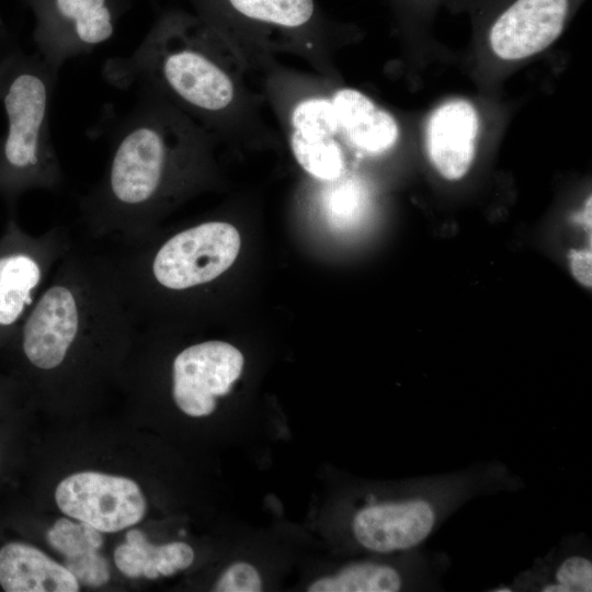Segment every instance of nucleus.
<instances>
[{
    "label": "nucleus",
    "mask_w": 592,
    "mask_h": 592,
    "mask_svg": "<svg viewBox=\"0 0 592 592\" xmlns=\"http://www.w3.org/2000/svg\"><path fill=\"white\" fill-rule=\"evenodd\" d=\"M200 138L172 105L141 96L112 136L103 175L80 198L89 236L129 244L151 235L160 213L192 177Z\"/></svg>",
    "instance_id": "nucleus-1"
},
{
    "label": "nucleus",
    "mask_w": 592,
    "mask_h": 592,
    "mask_svg": "<svg viewBox=\"0 0 592 592\" xmlns=\"http://www.w3.org/2000/svg\"><path fill=\"white\" fill-rule=\"evenodd\" d=\"M215 39L213 27L170 16L133 53L106 59L102 77L116 89L213 117L228 109L235 96Z\"/></svg>",
    "instance_id": "nucleus-2"
},
{
    "label": "nucleus",
    "mask_w": 592,
    "mask_h": 592,
    "mask_svg": "<svg viewBox=\"0 0 592 592\" xmlns=\"http://www.w3.org/2000/svg\"><path fill=\"white\" fill-rule=\"evenodd\" d=\"M58 72L37 53H25L0 32V102L7 132L0 137V197L16 215L21 196L57 190L64 180L50 135V103Z\"/></svg>",
    "instance_id": "nucleus-3"
},
{
    "label": "nucleus",
    "mask_w": 592,
    "mask_h": 592,
    "mask_svg": "<svg viewBox=\"0 0 592 592\" xmlns=\"http://www.w3.org/2000/svg\"><path fill=\"white\" fill-rule=\"evenodd\" d=\"M73 244L64 226L32 235L16 215L8 216L0 235V348L13 337Z\"/></svg>",
    "instance_id": "nucleus-4"
},
{
    "label": "nucleus",
    "mask_w": 592,
    "mask_h": 592,
    "mask_svg": "<svg viewBox=\"0 0 592 592\" xmlns=\"http://www.w3.org/2000/svg\"><path fill=\"white\" fill-rule=\"evenodd\" d=\"M39 11L36 53L57 72L64 64L93 52L115 30L111 0H34Z\"/></svg>",
    "instance_id": "nucleus-5"
},
{
    "label": "nucleus",
    "mask_w": 592,
    "mask_h": 592,
    "mask_svg": "<svg viewBox=\"0 0 592 592\" xmlns=\"http://www.w3.org/2000/svg\"><path fill=\"white\" fill-rule=\"evenodd\" d=\"M55 500L62 513L103 533H115L139 523L146 499L132 479L96 471H81L62 479Z\"/></svg>",
    "instance_id": "nucleus-6"
},
{
    "label": "nucleus",
    "mask_w": 592,
    "mask_h": 592,
    "mask_svg": "<svg viewBox=\"0 0 592 592\" xmlns=\"http://www.w3.org/2000/svg\"><path fill=\"white\" fill-rule=\"evenodd\" d=\"M243 356L234 345L218 340L203 341L181 350L172 361V398L190 417H205L216 399L227 395L243 368Z\"/></svg>",
    "instance_id": "nucleus-7"
},
{
    "label": "nucleus",
    "mask_w": 592,
    "mask_h": 592,
    "mask_svg": "<svg viewBox=\"0 0 592 592\" xmlns=\"http://www.w3.org/2000/svg\"><path fill=\"white\" fill-rule=\"evenodd\" d=\"M567 13L568 0H517L492 25L491 49L504 60L535 55L561 34Z\"/></svg>",
    "instance_id": "nucleus-8"
},
{
    "label": "nucleus",
    "mask_w": 592,
    "mask_h": 592,
    "mask_svg": "<svg viewBox=\"0 0 592 592\" xmlns=\"http://www.w3.org/2000/svg\"><path fill=\"white\" fill-rule=\"evenodd\" d=\"M433 504L424 499L371 504L352 523L357 542L376 553L406 550L422 543L436 523Z\"/></svg>",
    "instance_id": "nucleus-9"
},
{
    "label": "nucleus",
    "mask_w": 592,
    "mask_h": 592,
    "mask_svg": "<svg viewBox=\"0 0 592 592\" xmlns=\"http://www.w3.org/2000/svg\"><path fill=\"white\" fill-rule=\"evenodd\" d=\"M479 117L467 100H449L436 107L425 127L428 156L445 179H462L476 152Z\"/></svg>",
    "instance_id": "nucleus-10"
},
{
    "label": "nucleus",
    "mask_w": 592,
    "mask_h": 592,
    "mask_svg": "<svg viewBox=\"0 0 592 592\" xmlns=\"http://www.w3.org/2000/svg\"><path fill=\"white\" fill-rule=\"evenodd\" d=\"M0 587L5 592H77L80 588L67 567L19 542L0 548Z\"/></svg>",
    "instance_id": "nucleus-11"
},
{
    "label": "nucleus",
    "mask_w": 592,
    "mask_h": 592,
    "mask_svg": "<svg viewBox=\"0 0 592 592\" xmlns=\"http://www.w3.org/2000/svg\"><path fill=\"white\" fill-rule=\"evenodd\" d=\"M331 101L340 130L356 148L380 153L396 144L399 136L397 122L361 91L343 88Z\"/></svg>",
    "instance_id": "nucleus-12"
},
{
    "label": "nucleus",
    "mask_w": 592,
    "mask_h": 592,
    "mask_svg": "<svg viewBox=\"0 0 592 592\" xmlns=\"http://www.w3.org/2000/svg\"><path fill=\"white\" fill-rule=\"evenodd\" d=\"M223 16L236 18L248 24L282 30H301L317 15L315 0H205Z\"/></svg>",
    "instance_id": "nucleus-13"
},
{
    "label": "nucleus",
    "mask_w": 592,
    "mask_h": 592,
    "mask_svg": "<svg viewBox=\"0 0 592 592\" xmlns=\"http://www.w3.org/2000/svg\"><path fill=\"white\" fill-rule=\"evenodd\" d=\"M402 582L398 571L389 566L358 562L352 563L333 576L314 581L309 592H396Z\"/></svg>",
    "instance_id": "nucleus-14"
},
{
    "label": "nucleus",
    "mask_w": 592,
    "mask_h": 592,
    "mask_svg": "<svg viewBox=\"0 0 592 592\" xmlns=\"http://www.w3.org/2000/svg\"><path fill=\"white\" fill-rule=\"evenodd\" d=\"M291 148L296 161L311 177L335 181L344 171V156L332 136H309L291 133Z\"/></svg>",
    "instance_id": "nucleus-15"
},
{
    "label": "nucleus",
    "mask_w": 592,
    "mask_h": 592,
    "mask_svg": "<svg viewBox=\"0 0 592 592\" xmlns=\"http://www.w3.org/2000/svg\"><path fill=\"white\" fill-rule=\"evenodd\" d=\"M46 539L65 559L99 551L103 544L101 532L84 522L59 519L48 530Z\"/></svg>",
    "instance_id": "nucleus-16"
},
{
    "label": "nucleus",
    "mask_w": 592,
    "mask_h": 592,
    "mask_svg": "<svg viewBox=\"0 0 592 592\" xmlns=\"http://www.w3.org/2000/svg\"><path fill=\"white\" fill-rule=\"evenodd\" d=\"M140 544L144 548L146 563L144 577L147 579L173 576L178 571L189 568L194 560L192 547L183 542L155 546L143 534Z\"/></svg>",
    "instance_id": "nucleus-17"
},
{
    "label": "nucleus",
    "mask_w": 592,
    "mask_h": 592,
    "mask_svg": "<svg viewBox=\"0 0 592 592\" xmlns=\"http://www.w3.org/2000/svg\"><path fill=\"white\" fill-rule=\"evenodd\" d=\"M292 132L309 136H332L340 130L331 100L311 98L299 102L293 110Z\"/></svg>",
    "instance_id": "nucleus-18"
},
{
    "label": "nucleus",
    "mask_w": 592,
    "mask_h": 592,
    "mask_svg": "<svg viewBox=\"0 0 592 592\" xmlns=\"http://www.w3.org/2000/svg\"><path fill=\"white\" fill-rule=\"evenodd\" d=\"M327 212L338 225L348 226L358 219L365 206V195L353 180L333 187L327 196Z\"/></svg>",
    "instance_id": "nucleus-19"
},
{
    "label": "nucleus",
    "mask_w": 592,
    "mask_h": 592,
    "mask_svg": "<svg viewBox=\"0 0 592 592\" xmlns=\"http://www.w3.org/2000/svg\"><path fill=\"white\" fill-rule=\"evenodd\" d=\"M545 592L592 591V563L582 556L566 558L556 569L554 580L542 587Z\"/></svg>",
    "instance_id": "nucleus-20"
},
{
    "label": "nucleus",
    "mask_w": 592,
    "mask_h": 592,
    "mask_svg": "<svg viewBox=\"0 0 592 592\" xmlns=\"http://www.w3.org/2000/svg\"><path fill=\"white\" fill-rule=\"evenodd\" d=\"M67 569L78 582L88 587H101L110 579V566L98 551L66 559Z\"/></svg>",
    "instance_id": "nucleus-21"
},
{
    "label": "nucleus",
    "mask_w": 592,
    "mask_h": 592,
    "mask_svg": "<svg viewBox=\"0 0 592 592\" xmlns=\"http://www.w3.org/2000/svg\"><path fill=\"white\" fill-rule=\"evenodd\" d=\"M261 590L262 581L258 570L243 561L230 565L213 589L217 592H260Z\"/></svg>",
    "instance_id": "nucleus-22"
},
{
    "label": "nucleus",
    "mask_w": 592,
    "mask_h": 592,
    "mask_svg": "<svg viewBox=\"0 0 592 592\" xmlns=\"http://www.w3.org/2000/svg\"><path fill=\"white\" fill-rule=\"evenodd\" d=\"M591 250L573 251L570 254V267L574 277L584 286L591 287Z\"/></svg>",
    "instance_id": "nucleus-23"
}]
</instances>
